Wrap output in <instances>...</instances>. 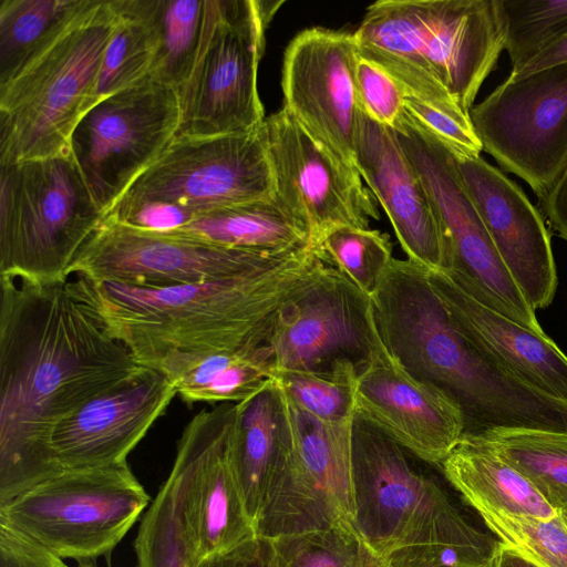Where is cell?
<instances>
[{"instance_id":"obj_1","label":"cell","mask_w":567,"mask_h":567,"mask_svg":"<svg viewBox=\"0 0 567 567\" xmlns=\"http://www.w3.org/2000/svg\"><path fill=\"white\" fill-rule=\"evenodd\" d=\"M142 367L70 277L0 276V506L64 471L53 427Z\"/></svg>"},{"instance_id":"obj_2","label":"cell","mask_w":567,"mask_h":567,"mask_svg":"<svg viewBox=\"0 0 567 567\" xmlns=\"http://www.w3.org/2000/svg\"><path fill=\"white\" fill-rule=\"evenodd\" d=\"M327 261L315 246L221 279L161 289L70 276L107 332L145 368L171 354L202 355L265 343L277 310Z\"/></svg>"},{"instance_id":"obj_3","label":"cell","mask_w":567,"mask_h":567,"mask_svg":"<svg viewBox=\"0 0 567 567\" xmlns=\"http://www.w3.org/2000/svg\"><path fill=\"white\" fill-rule=\"evenodd\" d=\"M371 299L384 344L411 373L457 401L465 433L498 426L567 427V408L524 388L457 330L426 268L393 258Z\"/></svg>"},{"instance_id":"obj_4","label":"cell","mask_w":567,"mask_h":567,"mask_svg":"<svg viewBox=\"0 0 567 567\" xmlns=\"http://www.w3.org/2000/svg\"><path fill=\"white\" fill-rule=\"evenodd\" d=\"M354 35L405 94L462 120L505 48L501 0H381Z\"/></svg>"},{"instance_id":"obj_5","label":"cell","mask_w":567,"mask_h":567,"mask_svg":"<svg viewBox=\"0 0 567 567\" xmlns=\"http://www.w3.org/2000/svg\"><path fill=\"white\" fill-rule=\"evenodd\" d=\"M116 22L114 0H80L0 83V165L69 152L76 124L96 103L104 53Z\"/></svg>"},{"instance_id":"obj_6","label":"cell","mask_w":567,"mask_h":567,"mask_svg":"<svg viewBox=\"0 0 567 567\" xmlns=\"http://www.w3.org/2000/svg\"><path fill=\"white\" fill-rule=\"evenodd\" d=\"M274 195L264 123L241 134L175 136L106 218L168 231L215 209Z\"/></svg>"},{"instance_id":"obj_7","label":"cell","mask_w":567,"mask_h":567,"mask_svg":"<svg viewBox=\"0 0 567 567\" xmlns=\"http://www.w3.org/2000/svg\"><path fill=\"white\" fill-rule=\"evenodd\" d=\"M0 168V276L68 278L106 217L70 151Z\"/></svg>"},{"instance_id":"obj_8","label":"cell","mask_w":567,"mask_h":567,"mask_svg":"<svg viewBox=\"0 0 567 567\" xmlns=\"http://www.w3.org/2000/svg\"><path fill=\"white\" fill-rule=\"evenodd\" d=\"M405 452L354 417L355 518L367 545L382 558L431 544L496 551L498 542L472 525L434 481L415 471Z\"/></svg>"},{"instance_id":"obj_9","label":"cell","mask_w":567,"mask_h":567,"mask_svg":"<svg viewBox=\"0 0 567 567\" xmlns=\"http://www.w3.org/2000/svg\"><path fill=\"white\" fill-rule=\"evenodd\" d=\"M285 1L204 0L199 43L187 79L176 90L175 136L241 134L260 128L257 87L265 31Z\"/></svg>"},{"instance_id":"obj_10","label":"cell","mask_w":567,"mask_h":567,"mask_svg":"<svg viewBox=\"0 0 567 567\" xmlns=\"http://www.w3.org/2000/svg\"><path fill=\"white\" fill-rule=\"evenodd\" d=\"M127 461L64 470L0 506V520L61 559L110 555L152 503Z\"/></svg>"},{"instance_id":"obj_11","label":"cell","mask_w":567,"mask_h":567,"mask_svg":"<svg viewBox=\"0 0 567 567\" xmlns=\"http://www.w3.org/2000/svg\"><path fill=\"white\" fill-rule=\"evenodd\" d=\"M282 394L289 426L288 447L257 519V534L276 538L332 529L364 542L355 518L354 420L338 424L321 421Z\"/></svg>"},{"instance_id":"obj_12","label":"cell","mask_w":567,"mask_h":567,"mask_svg":"<svg viewBox=\"0 0 567 567\" xmlns=\"http://www.w3.org/2000/svg\"><path fill=\"white\" fill-rule=\"evenodd\" d=\"M394 131L441 220L449 249L445 271L481 303L544 332L535 310L503 264L461 178L454 154L405 112Z\"/></svg>"},{"instance_id":"obj_13","label":"cell","mask_w":567,"mask_h":567,"mask_svg":"<svg viewBox=\"0 0 567 567\" xmlns=\"http://www.w3.org/2000/svg\"><path fill=\"white\" fill-rule=\"evenodd\" d=\"M176 89L150 75L95 103L76 124L69 151L106 213L176 135Z\"/></svg>"},{"instance_id":"obj_14","label":"cell","mask_w":567,"mask_h":567,"mask_svg":"<svg viewBox=\"0 0 567 567\" xmlns=\"http://www.w3.org/2000/svg\"><path fill=\"white\" fill-rule=\"evenodd\" d=\"M470 118L483 150L542 199L567 166V62L507 78Z\"/></svg>"},{"instance_id":"obj_15","label":"cell","mask_w":567,"mask_h":567,"mask_svg":"<svg viewBox=\"0 0 567 567\" xmlns=\"http://www.w3.org/2000/svg\"><path fill=\"white\" fill-rule=\"evenodd\" d=\"M236 403L194 415L177 442L168 484L196 561L257 535L230 458Z\"/></svg>"},{"instance_id":"obj_16","label":"cell","mask_w":567,"mask_h":567,"mask_svg":"<svg viewBox=\"0 0 567 567\" xmlns=\"http://www.w3.org/2000/svg\"><path fill=\"white\" fill-rule=\"evenodd\" d=\"M290 250L230 248L175 231L141 229L105 217L73 261L68 277L161 289L239 275Z\"/></svg>"},{"instance_id":"obj_17","label":"cell","mask_w":567,"mask_h":567,"mask_svg":"<svg viewBox=\"0 0 567 567\" xmlns=\"http://www.w3.org/2000/svg\"><path fill=\"white\" fill-rule=\"evenodd\" d=\"M275 197L319 248L338 227L367 229L379 219L375 197L359 171L319 143L284 107L266 117Z\"/></svg>"},{"instance_id":"obj_18","label":"cell","mask_w":567,"mask_h":567,"mask_svg":"<svg viewBox=\"0 0 567 567\" xmlns=\"http://www.w3.org/2000/svg\"><path fill=\"white\" fill-rule=\"evenodd\" d=\"M377 336L371 297L327 262L277 310L266 343L275 373L326 370L340 362L360 372Z\"/></svg>"},{"instance_id":"obj_19","label":"cell","mask_w":567,"mask_h":567,"mask_svg":"<svg viewBox=\"0 0 567 567\" xmlns=\"http://www.w3.org/2000/svg\"><path fill=\"white\" fill-rule=\"evenodd\" d=\"M358 60L354 33L311 28L290 41L281 68L282 107L354 168L363 110L355 81Z\"/></svg>"},{"instance_id":"obj_20","label":"cell","mask_w":567,"mask_h":567,"mask_svg":"<svg viewBox=\"0 0 567 567\" xmlns=\"http://www.w3.org/2000/svg\"><path fill=\"white\" fill-rule=\"evenodd\" d=\"M354 417L433 465H441L466 432L457 401L411 373L379 331L358 375Z\"/></svg>"},{"instance_id":"obj_21","label":"cell","mask_w":567,"mask_h":567,"mask_svg":"<svg viewBox=\"0 0 567 567\" xmlns=\"http://www.w3.org/2000/svg\"><path fill=\"white\" fill-rule=\"evenodd\" d=\"M455 161L513 280L535 311L546 308L556 292L557 271L540 212L516 183L480 155Z\"/></svg>"},{"instance_id":"obj_22","label":"cell","mask_w":567,"mask_h":567,"mask_svg":"<svg viewBox=\"0 0 567 567\" xmlns=\"http://www.w3.org/2000/svg\"><path fill=\"white\" fill-rule=\"evenodd\" d=\"M177 395L163 373L145 368L130 381L90 400L52 430L50 446L62 470L118 464Z\"/></svg>"},{"instance_id":"obj_23","label":"cell","mask_w":567,"mask_h":567,"mask_svg":"<svg viewBox=\"0 0 567 567\" xmlns=\"http://www.w3.org/2000/svg\"><path fill=\"white\" fill-rule=\"evenodd\" d=\"M355 165L388 215L406 259L427 270L449 267L446 237L432 199L393 128L360 117Z\"/></svg>"},{"instance_id":"obj_24","label":"cell","mask_w":567,"mask_h":567,"mask_svg":"<svg viewBox=\"0 0 567 567\" xmlns=\"http://www.w3.org/2000/svg\"><path fill=\"white\" fill-rule=\"evenodd\" d=\"M430 284L457 330L492 363L538 396L567 408V355L533 331L467 293L445 270Z\"/></svg>"},{"instance_id":"obj_25","label":"cell","mask_w":567,"mask_h":567,"mask_svg":"<svg viewBox=\"0 0 567 567\" xmlns=\"http://www.w3.org/2000/svg\"><path fill=\"white\" fill-rule=\"evenodd\" d=\"M288 440L285 399L274 380L258 393L236 403L230 458L255 526L284 464Z\"/></svg>"},{"instance_id":"obj_26","label":"cell","mask_w":567,"mask_h":567,"mask_svg":"<svg viewBox=\"0 0 567 567\" xmlns=\"http://www.w3.org/2000/svg\"><path fill=\"white\" fill-rule=\"evenodd\" d=\"M155 370L168 378L184 402L220 404L258 393L272 380L275 364L265 342L229 352L171 354Z\"/></svg>"},{"instance_id":"obj_27","label":"cell","mask_w":567,"mask_h":567,"mask_svg":"<svg viewBox=\"0 0 567 567\" xmlns=\"http://www.w3.org/2000/svg\"><path fill=\"white\" fill-rule=\"evenodd\" d=\"M440 466L476 513L491 509L549 518L558 512L525 476L468 433H464Z\"/></svg>"},{"instance_id":"obj_28","label":"cell","mask_w":567,"mask_h":567,"mask_svg":"<svg viewBox=\"0 0 567 567\" xmlns=\"http://www.w3.org/2000/svg\"><path fill=\"white\" fill-rule=\"evenodd\" d=\"M168 231L219 246L258 251L313 246L275 195L215 209Z\"/></svg>"},{"instance_id":"obj_29","label":"cell","mask_w":567,"mask_h":567,"mask_svg":"<svg viewBox=\"0 0 567 567\" xmlns=\"http://www.w3.org/2000/svg\"><path fill=\"white\" fill-rule=\"evenodd\" d=\"M468 434L525 476L554 509H567V429L498 426Z\"/></svg>"},{"instance_id":"obj_30","label":"cell","mask_w":567,"mask_h":567,"mask_svg":"<svg viewBox=\"0 0 567 567\" xmlns=\"http://www.w3.org/2000/svg\"><path fill=\"white\" fill-rule=\"evenodd\" d=\"M114 3L117 22L104 53L96 102L148 76L157 50V0Z\"/></svg>"},{"instance_id":"obj_31","label":"cell","mask_w":567,"mask_h":567,"mask_svg":"<svg viewBox=\"0 0 567 567\" xmlns=\"http://www.w3.org/2000/svg\"><path fill=\"white\" fill-rule=\"evenodd\" d=\"M80 0H1L0 83L7 81Z\"/></svg>"},{"instance_id":"obj_32","label":"cell","mask_w":567,"mask_h":567,"mask_svg":"<svg viewBox=\"0 0 567 567\" xmlns=\"http://www.w3.org/2000/svg\"><path fill=\"white\" fill-rule=\"evenodd\" d=\"M358 375L354 364L340 362L319 371L277 372L272 380L299 409L338 424L354 420Z\"/></svg>"},{"instance_id":"obj_33","label":"cell","mask_w":567,"mask_h":567,"mask_svg":"<svg viewBox=\"0 0 567 567\" xmlns=\"http://www.w3.org/2000/svg\"><path fill=\"white\" fill-rule=\"evenodd\" d=\"M204 0H157L158 41L150 76L178 89L187 79L198 48Z\"/></svg>"},{"instance_id":"obj_34","label":"cell","mask_w":567,"mask_h":567,"mask_svg":"<svg viewBox=\"0 0 567 567\" xmlns=\"http://www.w3.org/2000/svg\"><path fill=\"white\" fill-rule=\"evenodd\" d=\"M505 48L516 71L567 33V0H501Z\"/></svg>"},{"instance_id":"obj_35","label":"cell","mask_w":567,"mask_h":567,"mask_svg":"<svg viewBox=\"0 0 567 567\" xmlns=\"http://www.w3.org/2000/svg\"><path fill=\"white\" fill-rule=\"evenodd\" d=\"M502 544L537 567H567V522L560 512L549 518L477 512Z\"/></svg>"},{"instance_id":"obj_36","label":"cell","mask_w":567,"mask_h":567,"mask_svg":"<svg viewBox=\"0 0 567 567\" xmlns=\"http://www.w3.org/2000/svg\"><path fill=\"white\" fill-rule=\"evenodd\" d=\"M318 249L324 260L370 297L378 290L394 258L389 235L370 228H334Z\"/></svg>"},{"instance_id":"obj_37","label":"cell","mask_w":567,"mask_h":567,"mask_svg":"<svg viewBox=\"0 0 567 567\" xmlns=\"http://www.w3.org/2000/svg\"><path fill=\"white\" fill-rule=\"evenodd\" d=\"M134 550L136 567H196L166 482L142 516Z\"/></svg>"},{"instance_id":"obj_38","label":"cell","mask_w":567,"mask_h":567,"mask_svg":"<svg viewBox=\"0 0 567 567\" xmlns=\"http://www.w3.org/2000/svg\"><path fill=\"white\" fill-rule=\"evenodd\" d=\"M272 539L286 567H382L384 561L367 543L332 529Z\"/></svg>"},{"instance_id":"obj_39","label":"cell","mask_w":567,"mask_h":567,"mask_svg":"<svg viewBox=\"0 0 567 567\" xmlns=\"http://www.w3.org/2000/svg\"><path fill=\"white\" fill-rule=\"evenodd\" d=\"M355 81L363 111L379 124L394 128L404 113V91L383 68L359 56Z\"/></svg>"},{"instance_id":"obj_40","label":"cell","mask_w":567,"mask_h":567,"mask_svg":"<svg viewBox=\"0 0 567 567\" xmlns=\"http://www.w3.org/2000/svg\"><path fill=\"white\" fill-rule=\"evenodd\" d=\"M404 112L441 140L456 157L478 156L483 151L471 118L454 117L405 93Z\"/></svg>"},{"instance_id":"obj_41","label":"cell","mask_w":567,"mask_h":567,"mask_svg":"<svg viewBox=\"0 0 567 567\" xmlns=\"http://www.w3.org/2000/svg\"><path fill=\"white\" fill-rule=\"evenodd\" d=\"M196 567H286L272 538L255 535L234 547L210 555Z\"/></svg>"},{"instance_id":"obj_42","label":"cell","mask_w":567,"mask_h":567,"mask_svg":"<svg viewBox=\"0 0 567 567\" xmlns=\"http://www.w3.org/2000/svg\"><path fill=\"white\" fill-rule=\"evenodd\" d=\"M64 565L63 559L0 520V567H64Z\"/></svg>"},{"instance_id":"obj_43","label":"cell","mask_w":567,"mask_h":567,"mask_svg":"<svg viewBox=\"0 0 567 567\" xmlns=\"http://www.w3.org/2000/svg\"><path fill=\"white\" fill-rule=\"evenodd\" d=\"M551 228L567 241V166L549 193L539 199Z\"/></svg>"},{"instance_id":"obj_44","label":"cell","mask_w":567,"mask_h":567,"mask_svg":"<svg viewBox=\"0 0 567 567\" xmlns=\"http://www.w3.org/2000/svg\"><path fill=\"white\" fill-rule=\"evenodd\" d=\"M567 62V33L548 45L538 55L516 71H511L509 79H517L532 72Z\"/></svg>"},{"instance_id":"obj_45","label":"cell","mask_w":567,"mask_h":567,"mask_svg":"<svg viewBox=\"0 0 567 567\" xmlns=\"http://www.w3.org/2000/svg\"><path fill=\"white\" fill-rule=\"evenodd\" d=\"M492 567H537L516 551L498 542Z\"/></svg>"},{"instance_id":"obj_46","label":"cell","mask_w":567,"mask_h":567,"mask_svg":"<svg viewBox=\"0 0 567 567\" xmlns=\"http://www.w3.org/2000/svg\"><path fill=\"white\" fill-rule=\"evenodd\" d=\"M64 567H69V566L65 564ZM74 567H96V566L90 560H81V561H78V564Z\"/></svg>"},{"instance_id":"obj_47","label":"cell","mask_w":567,"mask_h":567,"mask_svg":"<svg viewBox=\"0 0 567 567\" xmlns=\"http://www.w3.org/2000/svg\"><path fill=\"white\" fill-rule=\"evenodd\" d=\"M563 514V516L565 517L566 522H567V509L560 512Z\"/></svg>"}]
</instances>
